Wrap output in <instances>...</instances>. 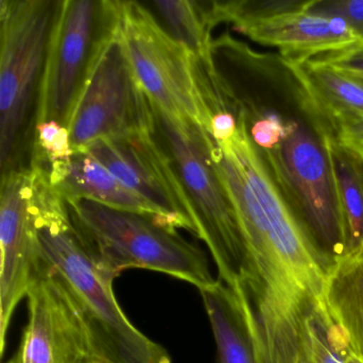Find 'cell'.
Returning a JSON list of instances; mask_svg holds the SVG:
<instances>
[{
    "label": "cell",
    "mask_w": 363,
    "mask_h": 363,
    "mask_svg": "<svg viewBox=\"0 0 363 363\" xmlns=\"http://www.w3.org/2000/svg\"><path fill=\"white\" fill-rule=\"evenodd\" d=\"M238 130L229 141L212 146L216 174L235 210L250 267L282 273L326 305L327 278L333 261L312 239L274 179L238 108Z\"/></svg>",
    "instance_id": "1"
},
{
    "label": "cell",
    "mask_w": 363,
    "mask_h": 363,
    "mask_svg": "<svg viewBox=\"0 0 363 363\" xmlns=\"http://www.w3.org/2000/svg\"><path fill=\"white\" fill-rule=\"evenodd\" d=\"M37 184L39 259L82 307L101 358L109 363H172L169 352L131 324L113 292L116 275L99 260L72 220L67 201L43 173Z\"/></svg>",
    "instance_id": "2"
},
{
    "label": "cell",
    "mask_w": 363,
    "mask_h": 363,
    "mask_svg": "<svg viewBox=\"0 0 363 363\" xmlns=\"http://www.w3.org/2000/svg\"><path fill=\"white\" fill-rule=\"evenodd\" d=\"M57 1H0V167L1 175L28 169L37 106L50 29Z\"/></svg>",
    "instance_id": "3"
},
{
    "label": "cell",
    "mask_w": 363,
    "mask_h": 363,
    "mask_svg": "<svg viewBox=\"0 0 363 363\" xmlns=\"http://www.w3.org/2000/svg\"><path fill=\"white\" fill-rule=\"evenodd\" d=\"M118 24L133 71L150 103L209 133L220 99L210 73L139 1H118Z\"/></svg>",
    "instance_id": "4"
},
{
    "label": "cell",
    "mask_w": 363,
    "mask_h": 363,
    "mask_svg": "<svg viewBox=\"0 0 363 363\" xmlns=\"http://www.w3.org/2000/svg\"><path fill=\"white\" fill-rule=\"evenodd\" d=\"M72 220L101 264L118 276L124 269L160 272L199 290L212 286L207 257L176 229L135 212L95 201H67Z\"/></svg>",
    "instance_id": "5"
},
{
    "label": "cell",
    "mask_w": 363,
    "mask_h": 363,
    "mask_svg": "<svg viewBox=\"0 0 363 363\" xmlns=\"http://www.w3.org/2000/svg\"><path fill=\"white\" fill-rule=\"evenodd\" d=\"M156 130L171 154L201 223L218 280L235 289L250 275V257L235 210L212 160L213 139L203 129L152 105Z\"/></svg>",
    "instance_id": "6"
},
{
    "label": "cell",
    "mask_w": 363,
    "mask_h": 363,
    "mask_svg": "<svg viewBox=\"0 0 363 363\" xmlns=\"http://www.w3.org/2000/svg\"><path fill=\"white\" fill-rule=\"evenodd\" d=\"M74 152L95 141L155 130L154 108L129 60L118 24L101 38L69 116Z\"/></svg>",
    "instance_id": "7"
},
{
    "label": "cell",
    "mask_w": 363,
    "mask_h": 363,
    "mask_svg": "<svg viewBox=\"0 0 363 363\" xmlns=\"http://www.w3.org/2000/svg\"><path fill=\"white\" fill-rule=\"evenodd\" d=\"M320 123L286 118L279 144L260 152L274 179L323 254L335 262L345 252L337 191Z\"/></svg>",
    "instance_id": "8"
},
{
    "label": "cell",
    "mask_w": 363,
    "mask_h": 363,
    "mask_svg": "<svg viewBox=\"0 0 363 363\" xmlns=\"http://www.w3.org/2000/svg\"><path fill=\"white\" fill-rule=\"evenodd\" d=\"M118 0L57 1L35 106V125L69 116L101 38L116 23Z\"/></svg>",
    "instance_id": "9"
},
{
    "label": "cell",
    "mask_w": 363,
    "mask_h": 363,
    "mask_svg": "<svg viewBox=\"0 0 363 363\" xmlns=\"http://www.w3.org/2000/svg\"><path fill=\"white\" fill-rule=\"evenodd\" d=\"M84 152L145 199L169 228L201 238V223L169 150L155 130L95 141Z\"/></svg>",
    "instance_id": "10"
},
{
    "label": "cell",
    "mask_w": 363,
    "mask_h": 363,
    "mask_svg": "<svg viewBox=\"0 0 363 363\" xmlns=\"http://www.w3.org/2000/svg\"><path fill=\"white\" fill-rule=\"evenodd\" d=\"M27 298L28 324L7 363H92L101 357L79 303L40 259Z\"/></svg>",
    "instance_id": "11"
},
{
    "label": "cell",
    "mask_w": 363,
    "mask_h": 363,
    "mask_svg": "<svg viewBox=\"0 0 363 363\" xmlns=\"http://www.w3.org/2000/svg\"><path fill=\"white\" fill-rule=\"evenodd\" d=\"M37 184L33 169L1 175L0 186V354L16 306L27 296L39 263Z\"/></svg>",
    "instance_id": "12"
},
{
    "label": "cell",
    "mask_w": 363,
    "mask_h": 363,
    "mask_svg": "<svg viewBox=\"0 0 363 363\" xmlns=\"http://www.w3.org/2000/svg\"><path fill=\"white\" fill-rule=\"evenodd\" d=\"M310 5L311 0L301 9L240 21L233 27L252 41L278 48L282 61L288 63L307 62L360 41L361 38L345 21L312 13Z\"/></svg>",
    "instance_id": "13"
},
{
    "label": "cell",
    "mask_w": 363,
    "mask_h": 363,
    "mask_svg": "<svg viewBox=\"0 0 363 363\" xmlns=\"http://www.w3.org/2000/svg\"><path fill=\"white\" fill-rule=\"evenodd\" d=\"M37 167L46 172L50 184L65 201H95L148 216L165 226L159 212L148 201L127 188L88 152H75L69 160Z\"/></svg>",
    "instance_id": "14"
},
{
    "label": "cell",
    "mask_w": 363,
    "mask_h": 363,
    "mask_svg": "<svg viewBox=\"0 0 363 363\" xmlns=\"http://www.w3.org/2000/svg\"><path fill=\"white\" fill-rule=\"evenodd\" d=\"M284 63L308 105L327 125L344 116L363 118V80L340 73L316 59Z\"/></svg>",
    "instance_id": "15"
},
{
    "label": "cell",
    "mask_w": 363,
    "mask_h": 363,
    "mask_svg": "<svg viewBox=\"0 0 363 363\" xmlns=\"http://www.w3.org/2000/svg\"><path fill=\"white\" fill-rule=\"evenodd\" d=\"M199 292L216 341L218 363H258L237 293L218 279Z\"/></svg>",
    "instance_id": "16"
},
{
    "label": "cell",
    "mask_w": 363,
    "mask_h": 363,
    "mask_svg": "<svg viewBox=\"0 0 363 363\" xmlns=\"http://www.w3.org/2000/svg\"><path fill=\"white\" fill-rule=\"evenodd\" d=\"M326 303L331 318L363 359V245L335 259L331 265Z\"/></svg>",
    "instance_id": "17"
},
{
    "label": "cell",
    "mask_w": 363,
    "mask_h": 363,
    "mask_svg": "<svg viewBox=\"0 0 363 363\" xmlns=\"http://www.w3.org/2000/svg\"><path fill=\"white\" fill-rule=\"evenodd\" d=\"M320 131L337 191L345 255L363 245V162L337 141L326 123Z\"/></svg>",
    "instance_id": "18"
},
{
    "label": "cell",
    "mask_w": 363,
    "mask_h": 363,
    "mask_svg": "<svg viewBox=\"0 0 363 363\" xmlns=\"http://www.w3.org/2000/svg\"><path fill=\"white\" fill-rule=\"evenodd\" d=\"M152 6L164 18L172 37L184 45L208 71L216 72L214 40L203 1L159 0L154 1Z\"/></svg>",
    "instance_id": "19"
},
{
    "label": "cell",
    "mask_w": 363,
    "mask_h": 363,
    "mask_svg": "<svg viewBox=\"0 0 363 363\" xmlns=\"http://www.w3.org/2000/svg\"><path fill=\"white\" fill-rule=\"evenodd\" d=\"M74 152L67 127L52 121L35 125L30 165L48 167L62 162L69 160Z\"/></svg>",
    "instance_id": "20"
},
{
    "label": "cell",
    "mask_w": 363,
    "mask_h": 363,
    "mask_svg": "<svg viewBox=\"0 0 363 363\" xmlns=\"http://www.w3.org/2000/svg\"><path fill=\"white\" fill-rule=\"evenodd\" d=\"M309 11L342 18L363 39V0H311Z\"/></svg>",
    "instance_id": "21"
},
{
    "label": "cell",
    "mask_w": 363,
    "mask_h": 363,
    "mask_svg": "<svg viewBox=\"0 0 363 363\" xmlns=\"http://www.w3.org/2000/svg\"><path fill=\"white\" fill-rule=\"evenodd\" d=\"M313 59L340 73L363 80V39L345 50Z\"/></svg>",
    "instance_id": "22"
},
{
    "label": "cell",
    "mask_w": 363,
    "mask_h": 363,
    "mask_svg": "<svg viewBox=\"0 0 363 363\" xmlns=\"http://www.w3.org/2000/svg\"><path fill=\"white\" fill-rule=\"evenodd\" d=\"M328 126L337 141L363 162V118L344 116Z\"/></svg>",
    "instance_id": "23"
},
{
    "label": "cell",
    "mask_w": 363,
    "mask_h": 363,
    "mask_svg": "<svg viewBox=\"0 0 363 363\" xmlns=\"http://www.w3.org/2000/svg\"><path fill=\"white\" fill-rule=\"evenodd\" d=\"M238 130L237 99L233 109L214 114L210 123L209 135L216 143L229 141Z\"/></svg>",
    "instance_id": "24"
},
{
    "label": "cell",
    "mask_w": 363,
    "mask_h": 363,
    "mask_svg": "<svg viewBox=\"0 0 363 363\" xmlns=\"http://www.w3.org/2000/svg\"><path fill=\"white\" fill-rule=\"evenodd\" d=\"M92 363H109L108 361H106L105 359L101 358V357H96L94 360L92 361Z\"/></svg>",
    "instance_id": "25"
}]
</instances>
